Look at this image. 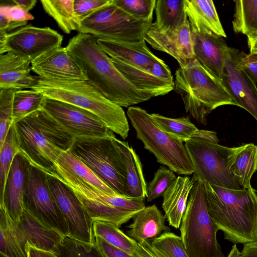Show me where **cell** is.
I'll return each instance as SVG.
<instances>
[{"mask_svg": "<svg viewBox=\"0 0 257 257\" xmlns=\"http://www.w3.org/2000/svg\"><path fill=\"white\" fill-rule=\"evenodd\" d=\"M153 23L134 18L111 0L81 20L78 32L90 35L96 39L140 42L145 39Z\"/></svg>", "mask_w": 257, "mask_h": 257, "instance_id": "30bf717a", "label": "cell"}, {"mask_svg": "<svg viewBox=\"0 0 257 257\" xmlns=\"http://www.w3.org/2000/svg\"><path fill=\"white\" fill-rule=\"evenodd\" d=\"M13 2L15 5L21 7L29 12L35 6L37 1L36 0H13Z\"/></svg>", "mask_w": 257, "mask_h": 257, "instance_id": "f5cc1de1", "label": "cell"}, {"mask_svg": "<svg viewBox=\"0 0 257 257\" xmlns=\"http://www.w3.org/2000/svg\"><path fill=\"white\" fill-rule=\"evenodd\" d=\"M95 244L105 257H140L132 255L109 244L101 237L95 236Z\"/></svg>", "mask_w": 257, "mask_h": 257, "instance_id": "bcb514c9", "label": "cell"}, {"mask_svg": "<svg viewBox=\"0 0 257 257\" xmlns=\"http://www.w3.org/2000/svg\"><path fill=\"white\" fill-rule=\"evenodd\" d=\"M247 44L250 53L257 52V36L252 38L247 39Z\"/></svg>", "mask_w": 257, "mask_h": 257, "instance_id": "db71d44e", "label": "cell"}, {"mask_svg": "<svg viewBox=\"0 0 257 257\" xmlns=\"http://www.w3.org/2000/svg\"><path fill=\"white\" fill-rule=\"evenodd\" d=\"M192 138H201L216 143H218L219 142L217 134L215 132L207 130L198 129L194 134Z\"/></svg>", "mask_w": 257, "mask_h": 257, "instance_id": "681fc988", "label": "cell"}, {"mask_svg": "<svg viewBox=\"0 0 257 257\" xmlns=\"http://www.w3.org/2000/svg\"><path fill=\"white\" fill-rule=\"evenodd\" d=\"M74 0H42V7L65 33L78 31L80 21L74 11Z\"/></svg>", "mask_w": 257, "mask_h": 257, "instance_id": "d6a6232c", "label": "cell"}, {"mask_svg": "<svg viewBox=\"0 0 257 257\" xmlns=\"http://www.w3.org/2000/svg\"><path fill=\"white\" fill-rule=\"evenodd\" d=\"M256 192H257V190H256Z\"/></svg>", "mask_w": 257, "mask_h": 257, "instance_id": "91938a15", "label": "cell"}, {"mask_svg": "<svg viewBox=\"0 0 257 257\" xmlns=\"http://www.w3.org/2000/svg\"><path fill=\"white\" fill-rule=\"evenodd\" d=\"M31 89L45 97L88 110L97 116L109 130L125 139L129 124L122 107L105 97L87 80L50 79L35 76Z\"/></svg>", "mask_w": 257, "mask_h": 257, "instance_id": "277c9868", "label": "cell"}, {"mask_svg": "<svg viewBox=\"0 0 257 257\" xmlns=\"http://www.w3.org/2000/svg\"><path fill=\"white\" fill-rule=\"evenodd\" d=\"M70 151L117 194L124 196L125 168L113 133L76 138Z\"/></svg>", "mask_w": 257, "mask_h": 257, "instance_id": "9c48e42d", "label": "cell"}, {"mask_svg": "<svg viewBox=\"0 0 257 257\" xmlns=\"http://www.w3.org/2000/svg\"><path fill=\"white\" fill-rule=\"evenodd\" d=\"M26 249L27 257H59L54 252L39 249L28 243L26 244Z\"/></svg>", "mask_w": 257, "mask_h": 257, "instance_id": "c3c4849f", "label": "cell"}, {"mask_svg": "<svg viewBox=\"0 0 257 257\" xmlns=\"http://www.w3.org/2000/svg\"><path fill=\"white\" fill-rule=\"evenodd\" d=\"M0 14L5 16L10 22L9 33L18 28L27 25L28 21L34 19L30 13L16 5H2L0 7Z\"/></svg>", "mask_w": 257, "mask_h": 257, "instance_id": "ee69618b", "label": "cell"}, {"mask_svg": "<svg viewBox=\"0 0 257 257\" xmlns=\"http://www.w3.org/2000/svg\"><path fill=\"white\" fill-rule=\"evenodd\" d=\"M186 0L156 1L155 27L160 32L176 31L188 22L185 10Z\"/></svg>", "mask_w": 257, "mask_h": 257, "instance_id": "4dcf8cb0", "label": "cell"}, {"mask_svg": "<svg viewBox=\"0 0 257 257\" xmlns=\"http://www.w3.org/2000/svg\"><path fill=\"white\" fill-rule=\"evenodd\" d=\"M0 253L8 257H27L26 243L3 204H0Z\"/></svg>", "mask_w": 257, "mask_h": 257, "instance_id": "1f68e13d", "label": "cell"}, {"mask_svg": "<svg viewBox=\"0 0 257 257\" xmlns=\"http://www.w3.org/2000/svg\"><path fill=\"white\" fill-rule=\"evenodd\" d=\"M31 65L32 70L41 78L87 80L66 47L52 50L32 62Z\"/></svg>", "mask_w": 257, "mask_h": 257, "instance_id": "ffe728a7", "label": "cell"}, {"mask_svg": "<svg viewBox=\"0 0 257 257\" xmlns=\"http://www.w3.org/2000/svg\"><path fill=\"white\" fill-rule=\"evenodd\" d=\"M232 27L247 39L257 36V0H235Z\"/></svg>", "mask_w": 257, "mask_h": 257, "instance_id": "836d02e7", "label": "cell"}, {"mask_svg": "<svg viewBox=\"0 0 257 257\" xmlns=\"http://www.w3.org/2000/svg\"><path fill=\"white\" fill-rule=\"evenodd\" d=\"M116 142L125 168L124 196L144 199L147 195V185L139 157L127 142L117 139Z\"/></svg>", "mask_w": 257, "mask_h": 257, "instance_id": "f1b7e54d", "label": "cell"}, {"mask_svg": "<svg viewBox=\"0 0 257 257\" xmlns=\"http://www.w3.org/2000/svg\"><path fill=\"white\" fill-rule=\"evenodd\" d=\"M126 114L137 138L158 163L178 174H193V167L183 141L161 130L151 114L141 107L130 106Z\"/></svg>", "mask_w": 257, "mask_h": 257, "instance_id": "52a82bcc", "label": "cell"}, {"mask_svg": "<svg viewBox=\"0 0 257 257\" xmlns=\"http://www.w3.org/2000/svg\"><path fill=\"white\" fill-rule=\"evenodd\" d=\"M16 90L0 89V149L13 123V101Z\"/></svg>", "mask_w": 257, "mask_h": 257, "instance_id": "7bdbcfd3", "label": "cell"}, {"mask_svg": "<svg viewBox=\"0 0 257 257\" xmlns=\"http://www.w3.org/2000/svg\"><path fill=\"white\" fill-rule=\"evenodd\" d=\"M136 250L140 257H156L150 249L142 243H137Z\"/></svg>", "mask_w": 257, "mask_h": 257, "instance_id": "816d5d0a", "label": "cell"}, {"mask_svg": "<svg viewBox=\"0 0 257 257\" xmlns=\"http://www.w3.org/2000/svg\"><path fill=\"white\" fill-rule=\"evenodd\" d=\"M94 235L99 236L112 245L127 253L135 255L137 242L115 225L104 222H93Z\"/></svg>", "mask_w": 257, "mask_h": 257, "instance_id": "e575fe53", "label": "cell"}, {"mask_svg": "<svg viewBox=\"0 0 257 257\" xmlns=\"http://www.w3.org/2000/svg\"><path fill=\"white\" fill-rule=\"evenodd\" d=\"M63 36L50 27L27 25L12 32L0 31V54L11 52L31 63L61 47Z\"/></svg>", "mask_w": 257, "mask_h": 257, "instance_id": "7c38bea8", "label": "cell"}, {"mask_svg": "<svg viewBox=\"0 0 257 257\" xmlns=\"http://www.w3.org/2000/svg\"><path fill=\"white\" fill-rule=\"evenodd\" d=\"M49 189L66 221L69 236L94 243L93 222L72 190L59 179L47 175Z\"/></svg>", "mask_w": 257, "mask_h": 257, "instance_id": "9a60e30c", "label": "cell"}, {"mask_svg": "<svg viewBox=\"0 0 257 257\" xmlns=\"http://www.w3.org/2000/svg\"><path fill=\"white\" fill-rule=\"evenodd\" d=\"M25 242L39 249L56 252L64 235L44 224L24 209L17 223Z\"/></svg>", "mask_w": 257, "mask_h": 257, "instance_id": "603a6c76", "label": "cell"}, {"mask_svg": "<svg viewBox=\"0 0 257 257\" xmlns=\"http://www.w3.org/2000/svg\"><path fill=\"white\" fill-rule=\"evenodd\" d=\"M191 31L195 59L221 80L228 47L226 42L222 37Z\"/></svg>", "mask_w": 257, "mask_h": 257, "instance_id": "44dd1931", "label": "cell"}, {"mask_svg": "<svg viewBox=\"0 0 257 257\" xmlns=\"http://www.w3.org/2000/svg\"><path fill=\"white\" fill-rule=\"evenodd\" d=\"M111 59L117 69L132 83L152 97L166 95L174 89L171 71L160 58L150 69L139 68Z\"/></svg>", "mask_w": 257, "mask_h": 257, "instance_id": "e0dca14e", "label": "cell"}, {"mask_svg": "<svg viewBox=\"0 0 257 257\" xmlns=\"http://www.w3.org/2000/svg\"><path fill=\"white\" fill-rule=\"evenodd\" d=\"M155 204L145 207L133 218V223L127 226V235L138 243L159 237L163 231L171 228L165 225L166 219Z\"/></svg>", "mask_w": 257, "mask_h": 257, "instance_id": "484cf974", "label": "cell"}, {"mask_svg": "<svg viewBox=\"0 0 257 257\" xmlns=\"http://www.w3.org/2000/svg\"><path fill=\"white\" fill-rule=\"evenodd\" d=\"M246 57L250 61L257 63V52L246 54Z\"/></svg>", "mask_w": 257, "mask_h": 257, "instance_id": "6f0895ef", "label": "cell"}, {"mask_svg": "<svg viewBox=\"0 0 257 257\" xmlns=\"http://www.w3.org/2000/svg\"><path fill=\"white\" fill-rule=\"evenodd\" d=\"M195 182L188 176H178L164 194L162 208L170 225L180 226L188 197Z\"/></svg>", "mask_w": 257, "mask_h": 257, "instance_id": "4316f807", "label": "cell"}, {"mask_svg": "<svg viewBox=\"0 0 257 257\" xmlns=\"http://www.w3.org/2000/svg\"><path fill=\"white\" fill-rule=\"evenodd\" d=\"M55 171L62 172L111 195H118L100 179L70 151L62 152L54 164ZM119 196V195H118Z\"/></svg>", "mask_w": 257, "mask_h": 257, "instance_id": "f546056e", "label": "cell"}, {"mask_svg": "<svg viewBox=\"0 0 257 257\" xmlns=\"http://www.w3.org/2000/svg\"><path fill=\"white\" fill-rule=\"evenodd\" d=\"M41 108L74 139L104 137L113 133L95 114L74 105L45 97Z\"/></svg>", "mask_w": 257, "mask_h": 257, "instance_id": "5bb4252c", "label": "cell"}, {"mask_svg": "<svg viewBox=\"0 0 257 257\" xmlns=\"http://www.w3.org/2000/svg\"><path fill=\"white\" fill-rule=\"evenodd\" d=\"M174 90L181 96L186 111L203 124H207V116L217 107L237 106L221 80L195 58L177 69Z\"/></svg>", "mask_w": 257, "mask_h": 257, "instance_id": "5b68a950", "label": "cell"}, {"mask_svg": "<svg viewBox=\"0 0 257 257\" xmlns=\"http://www.w3.org/2000/svg\"><path fill=\"white\" fill-rule=\"evenodd\" d=\"M147 247L150 249L156 257H168L163 252L153 246L150 242L147 243Z\"/></svg>", "mask_w": 257, "mask_h": 257, "instance_id": "11a10c76", "label": "cell"}, {"mask_svg": "<svg viewBox=\"0 0 257 257\" xmlns=\"http://www.w3.org/2000/svg\"><path fill=\"white\" fill-rule=\"evenodd\" d=\"M184 145L193 167L192 179L212 186L230 189H242L227 167L229 147L198 138Z\"/></svg>", "mask_w": 257, "mask_h": 257, "instance_id": "8fae6325", "label": "cell"}, {"mask_svg": "<svg viewBox=\"0 0 257 257\" xmlns=\"http://www.w3.org/2000/svg\"><path fill=\"white\" fill-rule=\"evenodd\" d=\"M110 1L111 0H74L75 14L81 22L96 10L109 4Z\"/></svg>", "mask_w": 257, "mask_h": 257, "instance_id": "f6af8a7d", "label": "cell"}, {"mask_svg": "<svg viewBox=\"0 0 257 257\" xmlns=\"http://www.w3.org/2000/svg\"><path fill=\"white\" fill-rule=\"evenodd\" d=\"M176 179L173 171L165 166H160L147 186V201H152L163 196Z\"/></svg>", "mask_w": 257, "mask_h": 257, "instance_id": "b9f144b4", "label": "cell"}, {"mask_svg": "<svg viewBox=\"0 0 257 257\" xmlns=\"http://www.w3.org/2000/svg\"><path fill=\"white\" fill-rule=\"evenodd\" d=\"M151 115L156 125L163 132L185 142L198 130L188 117L173 118L158 113Z\"/></svg>", "mask_w": 257, "mask_h": 257, "instance_id": "d590c367", "label": "cell"}, {"mask_svg": "<svg viewBox=\"0 0 257 257\" xmlns=\"http://www.w3.org/2000/svg\"><path fill=\"white\" fill-rule=\"evenodd\" d=\"M96 42L111 58L139 68H152L160 59L149 49L145 39L126 42L98 39Z\"/></svg>", "mask_w": 257, "mask_h": 257, "instance_id": "7402d4cb", "label": "cell"}, {"mask_svg": "<svg viewBox=\"0 0 257 257\" xmlns=\"http://www.w3.org/2000/svg\"><path fill=\"white\" fill-rule=\"evenodd\" d=\"M237 65L255 83H257V63L248 60L246 57V54L243 52L239 53Z\"/></svg>", "mask_w": 257, "mask_h": 257, "instance_id": "7dc6e473", "label": "cell"}, {"mask_svg": "<svg viewBox=\"0 0 257 257\" xmlns=\"http://www.w3.org/2000/svg\"><path fill=\"white\" fill-rule=\"evenodd\" d=\"M114 4L132 17L140 21L153 22L156 0H113Z\"/></svg>", "mask_w": 257, "mask_h": 257, "instance_id": "60d3db41", "label": "cell"}, {"mask_svg": "<svg viewBox=\"0 0 257 257\" xmlns=\"http://www.w3.org/2000/svg\"><path fill=\"white\" fill-rule=\"evenodd\" d=\"M24 208L40 221L69 235L65 218L48 184L47 174L31 166L28 184L24 197Z\"/></svg>", "mask_w": 257, "mask_h": 257, "instance_id": "4fadbf2b", "label": "cell"}, {"mask_svg": "<svg viewBox=\"0 0 257 257\" xmlns=\"http://www.w3.org/2000/svg\"><path fill=\"white\" fill-rule=\"evenodd\" d=\"M145 40L154 49L168 54L182 67L195 58L189 21L178 30L170 33L159 31L154 25Z\"/></svg>", "mask_w": 257, "mask_h": 257, "instance_id": "d6986e66", "label": "cell"}, {"mask_svg": "<svg viewBox=\"0 0 257 257\" xmlns=\"http://www.w3.org/2000/svg\"><path fill=\"white\" fill-rule=\"evenodd\" d=\"M218 229L207 210L204 183L195 182L180 226L189 257H224L217 239Z\"/></svg>", "mask_w": 257, "mask_h": 257, "instance_id": "8992f818", "label": "cell"}, {"mask_svg": "<svg viewBox=\"0 0 257 257\" xmlns=\"http://www.w3.org/2000/svg\"><path fill=\"white\" fill-rule=\"evenodd\" d=\"M149 240L153 246L168 257H189L181 236L173 232L164 231L159 237Z\"/></svg>", "mask_w": 257, "mask_h": 257, "instance_id": "ab89813d", "label": "cell"}, {"mask_svg": "<svg viewBox=\"0 0 257 257\" xmlns=\"http://www.w3.org/2000/svg\"><path fill=\"white\" fill-rule=\"evenodd\" d=\"M59 257H105L94 243L64 236L55 252Z\"/></svg>", "mask_w": 257, "mask_h": 257, "instance_id": "f35d334b", "label": "cell"}, {"mask_svg": "<svg viewBox=\"0 0 257 257\" xmlns=\"http://www.w3.org/2000/svg\"><path fill=\"white\" fill-rule=\"evenodd\" d=\"M185 10L191 30L226 37L212 1L186 0Z\"/></svg>", "mask_w": 257, "mask_h": 257, "instance_id": "d4e9b609", "label": "cell"}, {"mask_svg": "<svg viewBox=\"0 0 257 257\" xmlns=\"http://www.w3.org/2000/svg\"><path fill=\"white\" fill-rule=\"evenodd\" d=\"M66 47L87 81L113 103L127 107L152 97L117 69L93 36L78 33L69 40Z\"/></svg>", "mask_w": 257, "mask_h": 257, "instance_id": "6da1fadb", "label": "cell"}, {"mask_svg": "<svg viewBox=\"0 0 257 257\" xmlns=\"http://www.w3.org/2000/svg\"><path fill=\"white\" fill-rule=\"evenodd\" d=\"M208 213L224 239L233 243L257 241V192L252 187L230 189L204 183Z\"/></svg>", "mask_w": 257, "mask_h": 257, "instance_id": "7a4b0ae2", "label": "cell"}, {"mask_svg": "<svg viewBox=\"0 0 257 257\" xmlns=\"http://www.w3.org/2000/svg\"><path fill=\"white\" fill-rule=\"evenodd\" d=\"M240 51L228 47L221 81L239 106L257 121V88L255 83L237 67Z\"/></svg>", "mask_w": 257, "mask_h": 257, "instance_id": "2e32d148", "label": "cell"}, {"mask_svg": "<svg viewBox=\"0 0 257 257\" xmlns=\"http://www.w3.org/2000/svg\"><path fill=\"white\" fill-rule=\"evenodd\" d=\"M55 177L74 193L93 222L119 227L145 207L143 199L106 194L72 176L56 171Z\"/></svg>", "mask_w": 257, "mask_h": 257, "instance_id": "ba28073f", "label": "cell"}, {"mask_svg": "<svg viewBox=\"0 0 257 257\" xmlns=\"http://www.w3.org/2000/svg\"><path fill=\"white\" fill-rule=\"evenodd\" d=\"M13 123L19 153L31 166L55 177V162L71 149L74 138L42 108Z\"/></svg>", "mask_w": 257, "mask_h": 257, "instance_id": "3957f363", "label": "cell"}, {"mask_svg": "<svg viewBox=\"0 0 257 257\" xmlns=\"http://www.w3.org/2000/svg\"><path fill=\"white\" fill-rule=\"evenodd\" d=\"M45 96L34 90H16L13 101V123L41 108Z\"/></svg>", "mask_w": 257, "mask_h": 257, "instance_id": "8d00e7d4", "label": "cell"}, {"mask_svg": "<svg viewBox=\"0 0 257 257\" xmlns=\"http://www.w3.org/2000/svg\"><path fill=\"white\" fill-rule=\"evenodd\" d=\"M227 167L242 188L251 187V177L257 171V146L249 143L229 148Z\"/></svg>", "mask_w": 257, "mask_h": 257, "instance_id": "83f0119b", "label": "cell"}, {"mask_svg": "<svg viewBox=\"0 0 257 257\" xmlns=\"http://www.w3.org/2000/svg\"><path fill=\"white\" fill-rule=\"evenodd\" d=\"M19 153L14 124L11 125L2 147L0 149V199L4 194L7 181L13 161Z\"/></svg>", "mask_w": 257, "mask_h": 257, "instance_id": "74e56055", "label": "cell"}, {"mask_svg": "<svg viewBox=\"0 0 257 257\" xmlns=\"http://www.w3.org/2000/svg\"><path fill=\"white\" fill-rule=\"evenodd\" d=\"M240 252L242 257H257V241L243 244Z\"/></svg>", "mask_w": 257, "mask_h": 257, "instance_id": "f907efd6", "label": "cell"}, {"mask_svg": "<svg viewBox=\"0 0 257 257\" xmlns=\"http://www.w3.org/2000/svg\"><path fill=\"white\" fill-rule=\"evenodd\" d=\"M28 60L11 52L0 55V89L22 90L31 88L35 76L31 74Z\"/></svg>", "mask_w": 257, "mask_h": 257, "instance_id": "cb8c5ba5", "label": "cell"}, {"mask_svg": "<svg viewBox=\"0 0 257 257\" xmlns=\"http://www.w3.org/2000/svg\"><path fill=\"white\" fill-rule=\"evenodd\" d=\"M0 257H8L3 254L0 253Z\"/></svg>", "mask_w": 257, "mask_h": 257, "instance_id": "680465c9", "label": "cell"}, {"mask_svg": "<svg viewBox=\"0 0 257 257\" xmlns=\"http://www.w3.org/2000/svg\"><path fill=\"white\" fill-rule=\"evenodd\" d=\"M227 257H242L241 252L238 249L236 244L232 246L231 249Z\"/></svg>", "mask_w": 257, "mask_h": 257, "instance_id": "9f6ffc18", "label": "cell"}, {"mask_svg": "<svg viewBox=\"0 0 257 257\" xmlns=\"http://www.w3.org/2000/svg\"><path fill=\"white\" fill-rule=\"evenodd\" d=\"M31 165L18 153L15 157L7 179L0 204H3L11 218L18 223L23 215L24 197L30 174Z\"/></svg>", "mask_w": 257, "mask_h": 257, "instance_id": "ac0fdd59", "label": "cell"}]
</instances>
